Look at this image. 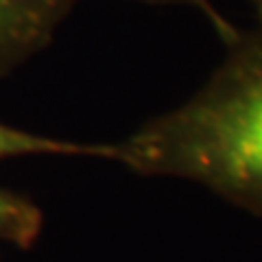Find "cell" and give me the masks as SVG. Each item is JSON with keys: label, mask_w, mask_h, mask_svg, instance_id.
Returning a JSON list of instances; mask_svg holds the SVG:
<instances>
[{"label": "cell", "mask_w": 262, "mask_h": 262, "mask_svg": "<svg viewBox=\"0 0 262 262\" xmlns=\"http://www.w3.org/2000/svg\"><path fill=\"white\" fill-rule=\"evenodd\" d=\"M253 9V15H256V22L262 24V0H247Z\"/></svg>", "instance_id": "8992f818"}, {"label": "cell", "mask_w": 262, "mask_h": 262, "mask_svg": "<svg viewBox=\"0 0 262 262\" xmlns=\"http://www.w3.org/2000/svg\"><path fill=\"white\" fill-rule=\"evenodd\" d=\"M134 3H144V5H158V7H182V9H190L201 13L203 18L210 22V27L214 29L221 42L232 35L236 31V24L229 22L223 13L216 9V5L212 0H134Z\"/></svg>", "instance_id": "5b68a950"}, {"label": "cell", "mask_w": 262, "mask_h": 262, "mask_svg": "<svg viewBox=\"0 0 262 262\" xmlns=\"http://www.w3.org/2000/svg\"><path fill=\"white\" fill-rule=\"evenodd\" d=\"M44 227V214L35 201L0 186V245L29 249Z\"/></svg>", "instance_id": "277c9868"}, {"label": "cell", "mask_w": 262, "mask_h": 262, "mask_svg": "<svg viewBox=\"0 0 262 262\" xmlns=\"http://www.w3.org/2000/svg\"><path fill=\"white\" fill-rule=\"evenodd\" d=\"M81 0H0V77L55 39Z\"/></svg>", "instance_id": "7a4b0ae2"}, {"label": "cell", "mask_w": 262, "mask_h": 262, "mask_svg": "<svg viewBox=\"0 0 262 262\" xmlns=\"http://www.w3.org/2000/svg\"><path fill=\"white\" fill-rule=\"evenodd\" d=\"M223 44V59L190 96L103 142L101 160L196 184L262 216V24L236 27Z\"/></svg>", "instance_id": "6da1fadb"}, {"label": "cell", "mask_w": 262, "mask_h": 262, "mask_svg": "<svg viewBox=\"0 0 262 262\" xmlns=\"http://www.w3.org/2000/svg\"><path fill=\"white\" fill-rule=\"evenodd\" d=\"M29 155H63V158H103V142H72L63 138L33 134L0 120V162Z\"/></svg>", "instance_id": "3957f363"}]
</instances>
